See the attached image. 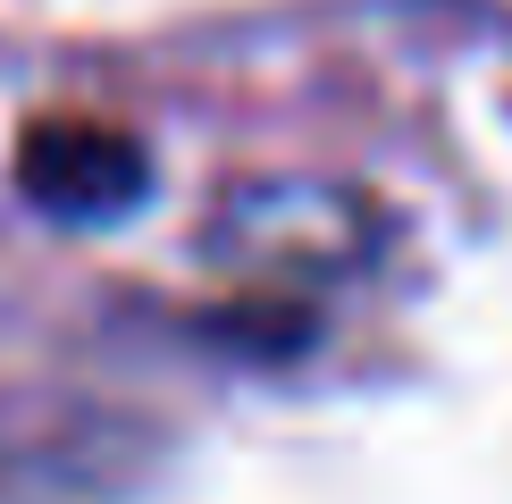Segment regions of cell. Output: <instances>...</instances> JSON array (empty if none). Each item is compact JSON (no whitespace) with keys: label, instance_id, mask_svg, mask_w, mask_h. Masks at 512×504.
Listing matches in <instances>:
<instances>
[{"label":"cell","instance_id":"6da1fadb","mask_svg":"<svg viewBox=\"0 0 512 504\" xmlns=\"http://www.w3.org/2000/svg\"><path fill=\"white\" fill-rule=\"evenodd\" d=\"M17 185L51 219L101 227V219H126V210L152 194V160L110 118H34L17 135Z\"/></svg>","mask_w":512,"mask_h":504}]
</instances>
